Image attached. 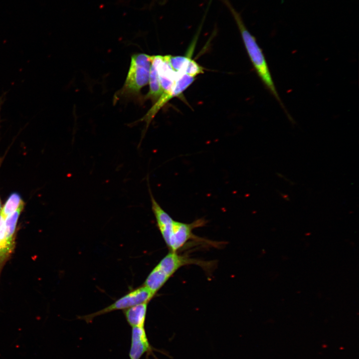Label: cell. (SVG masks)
<instances>
[{"mask_svg": "<svg viewBox=\"0 0 359 359\" xmlns=\"http://www.w3.org/2000/svg\"><path fill=\"white\" fill-rule=\"evenodd\" d=\"M194 80V77L185 74H180L175 85L169 93L164 94L158 99L156 103L148 111L142 120L146 122V128L160 109L171 99L180 95Z\"/></svg>", "mask_w": 359, "mask_h": 359, "instance_id": "8992f818", "label": "cell"}, {"mask_svg": "<svg viewBox=\"0 0 359 359\" xmlns=\"http://www.w3.org/2000/svg\"><path fill=\"white\" fill-rule=\"evenodd\" d=\"M152 351L145 327H132L130 359H140L145 354Z\"/></svg>", "mask_w": 359, "mask_h": 359, "instance_id": "52a82bcc", "label": "cell"}, {"mask_svg": "<svg viewBox=\"0 0 359 359\" xmlns=\"http://www.w3.org/2000/svg\"><path fill=\"white\" fill-rule=\"evenodd\" d=\"M229 9L235 20L246 50L254 68L264 86L278 101L288 118L292 120L287 112L275 86L268 63L262 50L255 37L246 27L240 13L234 8L228 0H222Z\"/></svg>", "mask_w": 359, "mask_h": 359, "instance_id": "7a4b0ae2", "label": "cell"}, {"mask_svg": "<svg viewBox=\"0 0 359 359\" xmlns=\"http://www.w3.org/2000/svg\"><path fill=\"white\" fill-rule=\"evenodd\" d=\"M24 202L13 212L8 215L4 219L5 231V240L11 243L13 242V236L15 231L16 226L19 215L23 209Z\"/></svg>", "mask_w": 359, "mask_h": 359, "instance_id": "8fae6325", "label": "cell"}, {"mask_svg": "<svg viewBox=\"0 0 359 359\" xmlns=\"http://www.w3.org/2000/svg\"><path fill=\"white\" fill-rule=\"evenodd\" d=\"M155 295L143 285L129 292L109 306L90 314L79 316V318L89 323L97 316L114 311H123L138 304L149 302Z\"/></svg>", "mask_w": 359, "mask_h": 359, "instance_id": "5b68a950", "label": "cell"}, {"mask_svg": "<svg viewBox=\"0 0 359 359\" xmlns=\"http://www.w3.org/2000/svg\"><path fill=\"white\" fill-rule=\"evenodd\" d=\"M23 202L18 193L11 194L1 208L0 215L4 219L8 215L15 211Z\"/></svg>", "mask_w": 359, "mask_h": 359, "instance_id": "7c38bea8", "label": "cell"}, {"mask_svg": "<svg viewBox=\"0 0 359 359\" xmlns=\"http://www.w3.org/2000/svg\"><path fill=\"white\" fill-rule=\"evenodd\" d=\"M168 60L172 68L180 74L194 77L203 72V68L190 57L168 55Z\"/></svg>", "mask_w": 359, "mask_h": 359, "instance_id": "ba28073f", "label": "cell"}, {"mask_svg": "<svg viewBox=\"0 0 359 359\" xmlns=\"http://www.w3.org/2000/svg\"><path fill=\"white\" fill-rule=\"evenodd\" d=\"M5 241H6V240L4 219L0 214V242Z\"/></svg>", "mask_w": 359, "mask_h": 359, "instance_id": "4fadbf2b", "label": "cell"}, {"mask_svg": "<svg viewBox=\"0 0 359 359\" xmlns=\"http://www.w3.org/2000/svg\"><path fill=\"white\" fill-rule=\"evenodd\" d=\"M151 56L137 53L131 57L129 70L123 89L130 93H137L149 81Z\"/></svg>", "mask_w": 359, "mask_h": 359, "instance_id": "277c9868", "label": "cell"}, {"mask_svg": "<svg viewBox=\"0 0 359 359\" xmlns=\"http://www.w3.org/2000/svg\"><path fill=\"white\" fill-rule=\"evenodd\" d=\"M148 181L152 210L157 226L171 251L177 252L189 240L198 238L193 234L192 230L195 228L204 226L207 221L203 218L189 223L175 220L155 199L149 185V179Z\"/></svg>", "mask_w": 359, "mask_h": 359, "instance_id": "6da1fadb", "label": "cell"}, {"mask_svg": "<svg viewBox=\"0 0 359 359\" xmlns=\"http://www.w3.org/2000/svg\"><path fill=\"white\" fill-rule=\"evenodd\" d=\"M157 66V61L156 55L151 56V65L149 81L150 90L147 95V97L153 100H158L162 94V91L159 80Z\"/></svg>", "mask_w": 359, "mask_h": 359, "instance_id": "30bf717a", "label": "cell"}, {"mask_svg": "<svg viewBox=\"0 0 359 359\" xmlns=\"http://www.w3.org/2000/svg\"><path fill=\"white\" fill-rule=\"evenodd\" d=\"M148 303L138 304L123 311L127 323L131 327H145Z\"/></svg>", "mask_w": 359, "mask_h": 359, "instance_id": "9c48e42d", "label": "cell"}, {"mask_svg": "<svg viewBox=\"0 0 359 359\" xmlns=\"http://www.w3.org/2000/svg\"><path fill=\"white\" fill-rule=\"evenodd\" d=\"M1 201H0V213L1 212Z\"/></svg>", "mask_w": 359, "mask_h": 359, "instance_id": "5bb4252c", "label": "cell"}, {"mask_svg": "<svg viewBox=\"0 0 359 359\" xmlns=\"http://www.w3.org/2000/svg\"><path fill=\"white\" fill-rule=\"evenodd\" d=\"M200 261L170 251L153 268L144 285L153 292H158L169 279L180 267L191 264L201 265Z\"/></svg>", "mask_w": 359, "mask_h": 359, "instance_id": "3957f363", "label": "cell"}]
</instances>
